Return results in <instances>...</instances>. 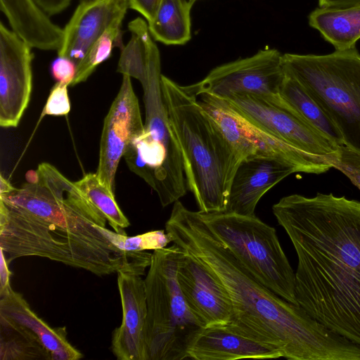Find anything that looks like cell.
Wrapping results in <instances>:
<instances>
[{
    "label": "cell",
    "mask_w": 360,
    "mask_h": 360,
    "mask_svg": "<svg viewBox=\"0 0 360 360\" xmlns=\"http://www.w3.org/2000/svg\"><path fill=\"white\" fill-rule=\"evenodd\" d=\"M26 176L20 188L0 194V248L8 264L38 256L98 276L145 274L153 253L116 248L101 230L105 217L75 182L47 162Z\"/></svg>",
    "instance_id": "1"
},
{
    "label": "cell",
    "mask_w": 360,
    "mask_h": 360,
    "mask_svg": "<svg viewBox=\"0 0 360 360\" xmlns=\"http://www.w3.org/2000/svg\"><path fill=\"white\" fill-rule=\"evenodd\" d=\"M272 211L297 255L298 304L360 346V201L292 194Z\"/></svg>",
    "instance_id": "2"
},
{
    "label": "cell",
    "mask_w": 360,
    "mask_h": 360,
    "mask_svg": "<svg viewBox=\"0 0 360 360\" xmlns=\"http://www.w3.org/2000/svg\"><path fill=\"white\" fill-rule=\"evenodd\" d=\"M172 242L210 271L231 302L230 330L289 360H360V346L329 329L301 306L261 283L226 248L199 211L174 203L165 224Z\"/></svg>",
    "instance_id": "3"
},
{
    "label": "cell",
    "mask_w": 360,
    "mask_h": 360,
    "mask_svg": "<svg viewBox=\"0 0 360 360\" xmlns=\"http://www.w3.org/2000/svg\"><path fill=\"white\" fill-rule=\"evenodd\" d=\"M161 89L181 153L187 188L201 212H225L241 160L189 86L162 75Z\"/></svg>",
    "instance_id": "4"
},
{
    "label": "cell",
    "mask_w": 360,
    "mask_h": 360,
    "mask_svg": "<svg viewBox=\"0 0 360 360\" xmlns=\"http://www.w3.org/2000/svg\"><path fill=\"white\" fill-rule=\"evenodd\" d=\"M161 77L156 48L137 79L143 91L144 129L130 141L123 157L129 169L157 193L166 207L183 197L188 188L181 153L163 101Z\"/></svg>",
    "instance_id": "5"
},
{
    "label": "cell",
    "mask_w": 360,
    "mask_h": 360,
    "mask_svg": "<svg viewBox=\"0 0 360 360\" xmlns=\"http://www.w3.org/2000/svg\"><path fill=\"white\" fill-rule=\"evenodd\" d=\"M182 250L174 243L153 250L145 280L148 360L188 359L187 350L205 326L189 307L176 269Z\"/></svg>",
    "instance_id": "6"
},
{
    "label": "cell",
    "mask_w": 360,
    "mask_h": 360,
    "mask_svg": "<svg viewBox=\"0 0 360 360\" xmlns=\"http://www.w3.org/2000/svg\"><path fill=\"white\" fill-rule=\"evenodd\" d=\"M294 77L339 129L343 144L360 150V54L356 47L326 55L285 53Z\"/></svg>",
    "instance_id": "7"
},
{
    "label": "cell",
    "mask_w": 360,
    "mask_h": 360,
    "mask_svg": "<svg viewBox=\"0 0 360 360\" xmlns=\"http://www.w3.org/2000/svg\"><path fill=\"white\" fill-rule=\"evenodd\" d=\"M199 212L217 238L261 283L286 301L298 304L295 272L274 228L255 215Z\"/></svg>",
    "instance_id": "8"
},
{
    "label": "cell",
    "mask_w": 360,
    "mask_h": 360,
    "mask_svg": "<svg viewBox=\"0 0 360 360\" xmlns=\"http://www.w3.org/2000/svg\"><path fill=\"white\" fill-rule=\"evenodd\" d=\"M198 102L241 161L255 156L274 158L291 165L297 172L315 174L333 168L326 158L304 152L253 124L222 98L202 94Z\"/></svg>",
    "instance_id": "9"
},
{
    "label": "cell",
    "mask_w": 360,
    "mask_h": 360,
    "mask_svg": "<svg viewBox=\"0 0 360 360\" xmlns=\"http://www.w3.org/2000/svg\"><path fill=\"white\" fill-rule=\"evenodd\" d=\"M224 99L253 124L307 153L326 158L340 155L338 145L314 128L281 98L236 94Z\"/></svg>",
    "instance_id": "10"
},
{
    "label": "cell",
    "mask_w": 360,
    "mask_h": 360,
    "mask_svg": "<svg viewBox=\"0 0 360 360\" xmlns=\"http://www.w3.org/2000/svg\"><path fill=\"white\" fill-rule=\"evenodd\" d=\"M283 56L276 49L259 50L252 56L213 68L203 79L189 87L197 96L201 94L220 98L236 94L276 96L285 75Z\"/></svg>",
    "instance_id": "11"
},
{
    "label": "cell",
    "mask_w": 360,
    "mask_h": 360,
    "mask_svg": "<svg viewBox=\"0 0 360 360\" xmlns=\"http://www.w3.org/2000/svg\"><path fill=\"white\" fill-rule=\"evenodd\" d=\"M122 75L120 90L104 119L96 172L99 180L113 193L119 162L130 141L144 129L131 77Z\"/></svg>",
    "instance_id": "12"
},
{
    "label": "cell",
    "mask_w": 360,
    "mask_h": 360,
    "mask_svg": "<svg viewBox=\"0 0 360 360\" xmlns=\"http://www.w3.org/2000/svg\"><path fill=\"white\" fill-rule=\"evenodd\" d=\"M32 47L0 22V125L16 127L32 89Z\"/></svg>",
    "instance_id": "13"
},
{
    "label": "cell",
    "mask_w": 360,
    "mask_h": 360,
    "mask_svg": "<svg viewBox=\"0 0 360 360\" xmlns=\"http://www.w3.org/2000/svg\"><path fill=\"white\" fill-rule=\"evenodd\" d=\"M176 277L189 307L205 327L231 322L233 309L228 293L204 266L183 252Z\"/></svg>",
    "instance_id": "14"
},
{
    "label": "cell",
    "mask_w": 360,
    "mask_h": 360,
    "mask_svg": "<svg viewBox=\"0 0 360 360\" xmlns=\"http://www.w3.org/2000/svg\"><path fill=\"white\" fill-rule=\"evenodd\" d=\"M128 8L125 0H79L63 28L58 56L70 59L77 66L106 30L122 22Z\"/></svg>",
    "instance_id": "15"
},
{
    "label": "cell",
    "mask_w": 360,
    "mask_h": 360,
    "mask_svg": "<svg viewBox=\"0 0 360 360\" xmlns=\"http://www.w3.org/2000/svg\"><path fill=\"white\" fill-rule=\"evenodd\" d=\"M117 274L122 319L112 333V352L118 360H148L145 280L133 273L119 271Z\"/></svg>",
    "instance_id": "16"
},
{
    "label": "cell",
    "mask_w": 360,
    "mask_h": 360,
    "mask_svg": "<svg viewBox=\"0 0 360 360\" xmlns=\"http://www.w3.org/2000/svg\"><path fill=\"white\" fill-rule=\"evenodd\" d=\"M291 165L274 158L255 156L243 160L231 182L225 212L255 216L261 198L292 173Z\"/></svg>",
    "instance_id": "17"
},
{
    "label": "cell",
    "mask_w": 360,
    "mask_h": 360,
    "mask_svg": "<svg viewBox=\"0 0 360 360\" xmlns=\"http://www.w3.org/2000/svg\"><path fill=\"white\" fill-rule=\"evenodd\" d=\"M188 359L195 360L267 359L281 354L258 342L238 335L224 326L202 328L187 350Z\"/></svg>",
    "instance_id": "18"
},
{
    "label": "cell",
    "mask_w": 360,
    "mask_h": 360,
    "mask_svg": "<svg viewBox=\"0 0 360 360\" xmlns=\"http://www.w3.org/2000/svg\"><path fill=\"white\" fill-rule=\"evenodd\" d=\"M11 30L30 45L44 51H58L63 29L53 23L34 0H0Z\"/></svg>",
    "instance_id": "19"
},
{
    "label": "cell",
    "mask_w": 360,
    "mask_h": 360,
    "mask_svg": "<svg viewBox=\"0 0 360 360\" xmlns=\"http://www.w3.org/2000/svg\"><path fill=\"white\" fill-rule=\"evenodd\" d=\"M0 298V315L30 331L49 352L51 360H77L83 357L68 342L65 327L51 328L30 308L21 294L12 290Z\"/></svg>",
    "instance_id": "20"
},
{
    "label": "cell",
    "mask_w": 360,
    "mask_h": 360,
    "mask_svg": "<svg viewBox=\"0 0 360 360\" xmlns=\"http://www.w3.org/2000/svg\"><path fill=\"white\" fill-rule=\"evenodd\" d=\"M309 25L335 47H355L360 39V3L342 7H319L309 15Z\"/></svg>",
    "instance_id": "21"
},
{
    "label": "cell",
    "mask_w": 360,
    "mask_h": 360,
    "mask_svg": "<svg viewBox=\"0 0 360 360\" xmlns=\"http://www.w3.org/2000/svg\"><path fill=\"white\" fill-rule=\"evenodd\" d=\"M187 0H162L148 22L152 37L166 45H184L191 38V9Z\"/></svg>",
    "instance_id": "22"
},
{
    "label": "cell",
    "mask_w": 360,
    "mask_h": 360,
    "mask_svg": "<svg viewBox=\"0 0 360 360\" xmlns=\"http://www.w3.org/2000/svg\"><path fill=\"white\" fill-rule=\"evenodd\" d=\"M280 88L281 98L305 121L333 142L342 145V135L320 105L307 93L300 83L285 71Z\"/></svg>",
    "instance_id": "23"
},
{
    "label": "cell",
    "mask_w": 360,
    "mask_h": 360,
    "mask_svg": "<svg viewBox=\"0 0 360 360\" xmlns=\"http://www.w3.org/2000/svg\"><path fill=\"white\" fill-rule=\"evenodd\" d=\"M0 359L51 360V357L30 331L0 315Z\"/></svg>",
    "instance_id": "24"
},
{
    "label": "cell",
    "mask_w": 360,
    "mask_h": 360,
    "mask_svg": "<svg viewBox=\"0 0 360 360\" xmlns=\"http://www.w3.org/2000/svg\"><path fill=\"white\" fill-rule=\"evenodd\" d=\"M75 184L103 214L115 232L127 235L125 229L130 222L117 205L115 193L99 180L96 174H86Z\"/></svg>",
    "instance_id": "25"
},
{
    "label": "cell",
    "mask_w": 360,
    "mask_h": 360,
    "mask_svg": "<svg viewBox=\"0 0 360 360\" xmlns=\"http://www.w3.org/2000/svg\"><path fill=\"white\" fill-rule=\"evenodd\" d=\"M122 23L112 25L92 44L86 56L77 66V72L70 86L85 82L96 68L110 58L112 49L124 47L122 42Z\"/></svg>",
    "instance_id": "26"
},
{
    "label": "cell",
    "mask_w": 360,
    "mask_h": 360,
    "mask_svg": "<svg viewBox=\"0 0 360 360\" xmlns=\"http://www.w3.org/2000/svg\"><path fill=\"white\" fill-rule=\"evenodd\" d=\"M101 230L116 248L126 252L155 250L166 248L172 242V237L165 230L150 231L134 236L120 234L103 226Z\"/></svg>",
    "instance_id": "27"
},
{
    "label": "cell",
    "mask_w": 360,
    "mask_h": 360,
    "mask_svg": "<svg viewBox=\"0 0 360 360\" xmlns=\"http://www.w3.org/2000/svg\"><path fill=\"white\" fill-rule=\"evenodd\" d=\"M340 148L339 157L330 160V163L360 190V150L344 144L340 145Z\"/></svg>",
    "instance_id": "28"
},
{
    "label": "cell",
    "mask_w": 360,
    "mask_h": 360,
    "mask_svg": "<svg viewBox=\"0 0 360 360\" xmlns=\"http://www.w3.org/2000/svg\"><path fill=\"white\" fill-rule=\"evenodd\" d=\"M68 85L56 82L51 89L41 115L60 116L70 110V102L68 93Z\"/></svg>",
    "instance_id": "29"
},
{
    "label": "cell",
    "mask_w": 360,
    "mask_h": 360,
    "mask_svg": "<svg viewBox=\"0 0 360 360\" xmlns=\"http://www.w3.org/2000/svg\"><path fill=\"white\" fill-rule=\"evenodd\" d=\"M51 70L53 77L58 82L70 86L76 75L77 65L70 59L58 56L53 61Z\"/></svg>",
    "instance_id": "30"
},
{
    "label": "cell",
    "mask_w": 360,
    "mask_h": 360,
    "mask_svg": "<svg viewBox=\"0 0 360 360\" xmlns=\"http://www.w3.org/2000/svg\"><path fill=\"white\" fill-rule=\"evenodd\" d=\"M129 8L140 14L149 22L154 18L162 0H125Z\"/></svg>",
    "instance_id": "31"
},
{
    "label": "cell",
    "mask_w": 360,
    "mask_h": 360,
    "mask_svg": "<svg viewBox=\"0 0 360 360\" xmlns=\"http://www.w3.org/2000/svg\"><path fill=\"white\" fill-rule=\"evenodd\" d=\"M1 250L0 262V297L9 293L13 289L11 286V272L8 269V263L4 255V250Z\"/></svg>",
    "instance_id": "32"
},
{
    "label": "cell",
    "mask_w": 360,
    "mask_h": 360,
    "mask_svg": "<svg viewBox=\"0 0 360 360\" xmlns=\"http://www.w3.org/2000/svg\"><path fill=\"white\" fill-rule=\"evenodd\" d=\"M49 16L58 14L69 6L71 0H34Z\"/></svg>",
    "instance_id": "33"
},
{
    "label": "cell",
    "mask_w": 360,
    "mask_h": 360,
    "mask_svg": "<svg viewBox=\"0 0 360 360\" xmlns=\"http://www.w3.org/2000/svg\"><path fill=\"white\" fill-rule=\"evenodd\" d=\"M319 7H342L360 3V0H318Z\"/></svg>",
    "instance_id": "34"
},
{
    "label": "cell",
    "mask_w": 360,
    "mask_h": 360,
    "mask_svg": "<svg viewBox=\"0 0 360 360\" xmlns=\"http://www.w3.org/2000/svg\"><path fill=\"white\" fill-rule=\"evenodd\" d=\"M188 3L193 6V5L198 0H187Z\"/></svg>",
    "instance_id": "35"
}]
</instances>
